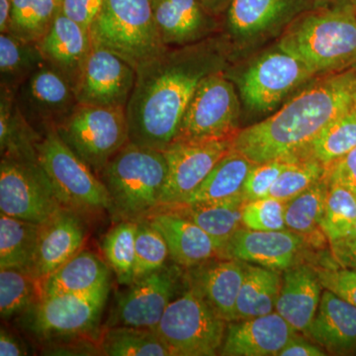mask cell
I'll return each mask as SVG.
<instances>
[{
	"label": "cell",
	"mask_w": 356,
	"mask_h": 356,
	"mask_svg": "<svg viewBox=\"0 0 356 356\" xmlns=\"http://www.w3.org/2000/svg\"><path fill=\"white\" fill-rule=\"evenodd\" d=\"M217 44L201 41L166 48L137 70L126 106L130 142L163 152L178 130L201 79L222 70Z\"/></svg>",
	"instance_id": "1"
},
{
	"label": "cell",
	"mask_w": 356,
	"mask_h": 356,
	"mask_svg": "<svg viewBox=\"0 0 356 356\" xmlns=\"http://www.w3.org/2000/svg\"><path fill=\"white\" fill-rule=\"evenodd\" d=\"M353 67L325 76L266 120L238 131L232 149L254 163L294 158L327 124L353 107Z\"/></svg>",
	"instance_id": "2"
},
{
	"label": "cell",
	"mask_w": 356,
	"mask_h": 356,
	"mask_svg": "<svg viewBox=\"0 0 356 356\" xmlns=\"http://www.w3.org/2000/svg\"><path fill=\"white\" fill-rule=\"evenodd\" d=\"M314 76L339 74L356 64V9L350 0H331L293 18L278 43Z\"/></svg>",
	"instance_id": "3"
},
{
	"label": "cell",
	"mask_w": 356,
	"mask_h": 356,
	"mask_svg": "<svg viewBox=\"0 0 356 356\" xmlns=\"http://www.w3.org/2000/svg\"><path fill=\"white\" fill-rule=\"evenodd\" d=\"M111 198V211L140 221L159 209L168 177L163 152L129 142L99 175Z\"/></svg>",
	"instance_id": "4"
},
{
	"label": "cell",
	"mask_w": 356,
	"mask_h": 356,
	"mask_svg": "<svg viewBox=\"0 0 356 356\" xmlns=\"http://www.w3.org/2000/svg\"><path fill=\"white\" fill-rule=\"evenodd\" d=\"M92 44L104 47L136 70L163 53L153 0H104L89 29Z\"/></svg>",
	"instance_id": "5"
},
{
	"label": "cell",
	"mask_w": 356,
	"mask_h": 356,
	"mask_svg": "<svg viewBox=\"0 0 356 356\" xmlns=\"http://www.w3.org/2000/svg\"><path fill=\"white\" fill-rule=\"evenodd\" d=\"M37 156L63 207L81 215L111 211V198L102 180L60 139L56 129L42 134Z\"/></svg>",
	"instance_id": "6"
},
{
	"label": "cell",
	"mask_w": 356,
	"mask_h": 356,
	"mask_svg": "<svg viewBox=\"0 0 356 356\" xmlns=\"http://www.w3.org/2000/svg\"><path fill=\"white\" fill-rule=\"evenodd\" d=\"M228 323L193 287L175 298L156 325L173 356L220 355Z\"/></svg>",
	"instance_id": "7"
},
{
	"label": "cell",
	"mask_w": 356,
	"mask_h": 356,
	"mask_svg": "<svg viewBox=\"0 0 356 356\" xmlns=\"http://www.w3.org/2000/svg\"><path fill=\"white\" fill-rule=\"evenodd\" d=\"M55 129L60 139L98 177L115 154L130 142L124 107L77 104Z\"/></svg>",
	"instance_id": "8"
},
{
	"label": "cell",
	"mask_w": 356,
	"mask_h": 356,
	"mask_svg": "<svg viewBox=\"0 0 356 356\" xmlns=\"http://www.w3.org/2000/svg\"><path fill=\"white\" fill-rule=\"evenodd\" d=\"M240 110L233 83L222 70L212 72L199 83L175 140L233 139L240 131Z\"/></svg>",
	"instance_id": "9"
},
{
	"label": "cell",
	"mask_w": 356,
	"mask_h": 356,
	"mask_svg": "<svg viewBox=\"0 0 356 356\" xmlns=\"http://www.w3.org/2000/svg\"><path fill=\"white\" fill-rule=\"evenodd\" d=\"M62 208L50 178L38 159L1 158L2 214L41 225Z\"/></svg>",
	"instance_id": "10"
},
{
	"label": "cell",
	"mask_w": 356,
	"mask_h": 356,
	"mask_svg": "<svg viewBox=\"0 0 356 356\" xmlns=\"http://www.w3.org/2000/svg\"><path fill=\"white\" fill-rule=\"evenodd\" d=\"M109 287L83 294L46 295L25 313L28 329L42 339L81 336L91 332L100 322Z\"/></svg>",
	"instance_id": "11"
},
{
	"label": "cell",
	"mask_w": 356,
	"mask_h": 356,
	"mask_svg": "<svg viewBox=\"0 0 356 356\" xmlns=\"http://www.w3.org/2000/svg\"><path fill=\"white\" fill-rule=\"evenodd\" d=\"M233 139L177 140L166 147L168 177L159 209L184 203L231 152Z\"/></svg>",
	"instance_id": "12"
},
{
	"label": "cell",
	"mask_w": 356,
	"mask_h": 356,
	"mask_svg": "<svg viewBox=\"0 0 356 356\" xmlns=\"http://www.w3.org/2000/svg\"><path fill=\"white\" fill-rule=\"evenodd\" d=\"M314 76L301 60L277 46L250 65L241 77V95L248 108L267 112Z\"/></svg>",
	"instance_id": "13"
},
{
	"label": "cell",
	"mask_w": 356,
	"mask_h": 356,
	"mask_svg": "<svg viewBox=\"0 0 356 356\" xmlns=\"http://www.w3.org/2000/svg\"><path fill=\"white\" fill-rule=\"evenodd\" d=\"M16 102L26 120L40 134L57 127L79 104L70 79L47 63L21 84Z\"/></svg>",
	"instance_id": "14"
},
{
	"label": "cell",
	"mask_w": 356,
	"mask_h": 356,
	"mask_svg": "<svg viewBox=\"0 0 356 356\" xmlns=\"http://www.w3.org/2000/svg\"><path fill=\"white\" fill-rule=\"evenodd\" d=\"M137 70L104 47L92 44L74 88L79 104L102 107L127 106Z\"/></svg>",
	"instance_id": "15"
},
{
	"label": "cell",
	"mask_w": 356,
	"mask_h": 356,
	"mask_svg": "<svg viewBox=\"0 0 356 356\" xmlns=\"http://www.w3.org/2000/svg\"><path fill=\"white\" fill-rule=\"evenodd\" d=\"M177 288V274L165 267L134 281L117 298L110 325L154 331L175 299Z\"/></svg>",
	"instance_id": "16"
},
{
	"label": "cell",
	"mask_w": 356,
	"mask_h": 356,
	"mask_svg": "<svg viewBox=\"0 0 356 356\" xmlns=\"http://www.w3.org/2000/svg\"><path fill=\"white\" fill-rule=\"evenodd\" d=\"M304 236L291 229L254 231L242 228L222 250L221 257L284 271L294 266Z\"/></svg>",
	"instance_id": "17"
},
{
	"label": "cell",
	"mask_w": 356,
	"mask_h": 356,
	"mask_svg": "<svg viewBox=\"0 0 356 356\" xmlns=\"http://www.w3.org/2000/svg\"><path fill=\"white\" fill-rule=\"evenodd\" d=\"M86 233L81 214L62 208L40 225L31 273L41 282L83 250Z\"/></svg>",
	"instance_id": "18"
},
{
	"label": "cell",
	"mask_w": 356,
	"mask_h": 356,
	"mask_svg": "<svg viewBox=\"0 0 356 356\" xmlns=\"http://www.w3.org/2000/svg\"><path fill=\"white\" fill-rule=\"evenodd\" d=\"M297 332L276 312L234 321L227 325L220 355L278 356Z\"/></svg>",
	"instance_id": "19"
},
{
	"label": "cell",
	"mask_w": 356,
	"mask_h": 356,
	"mask_svg": "<svg viewBox=\"0 0 356 356\" xmlns=\"http://www.w3.org/2000/svg\"><path fill=\"white\" fill-rule=\"evenodd\" d=\"M165 238L170 257L178 266L193 268L214 257L221 250L198 225L170 209H159L145 218Z\"/></svg>",
	"instance_id": "20"
},
{
	"label": "cell",
	"mask_w": 356,
	"mask_h": 356,
	"mask_svg": "<svg viewBox=\"0 0 356 356\" xmlns=\"http://www.w3.org/2000/svg\"><path fill=\"white\" fill-rule=\"evenodd\" d=\"M153 13L159 36L168 48L199 43L215 28V16L199 0H153Z\"/></svg>",
	"instance_id": "21"
},
{
	"label": "cell",
	"mask_w": 356,
	"mask_h": 356,
	"mask_svg": "<svg viewBox=\"0 0 356 356\" xmlns=\"http://www.w3.org/2000/svg\"><path fill=\"white\" fill-rule=\"evenodd\" d=\"M37 44L47 64L64 74L74 86L92 49L88 30L58 10L48 32Z\"/></svg>",
	"instance_id": "22"
},
{
	"label": "cell",
	"mask_w": 356,
	"mask_h": 356,
	"mask_svg": "<svg viewBox=\"0 0 356 356\" xmlns=\"http://www.w3.org/2000/svg\"><path fill=\"white\" fill-rule=\"evenodd\" d=\"M323 289L315 267L293 266L283 271L275 312L297 332L306 334L317 314Z\"/></svg>",
	"instance_id": "23"
},
{
	"label": "cell",
	"mask_w": 356,
	"mask_h": 356,
	"mask_svg": "<svg viewBox=\"0 0 356 356\" xmlns=\"http://www.w3.org/2000/svg\"><path fill=\"white\" fill-rule=\"evenodd\" d=\"M191 287L227 323L236 321V301L245 278V262L226 259L193 267Z\"/></svg>",
	"instance_id": "24"
},
{
	"label": "cell",
	"mask_w": 356,
	"mask_h": 356,
	"mask_svg": "<svg viewBox=\"0 0 356 356\" xmlns=\"http://www.w3.org/2000/svg\"><path fill=\"white\" fill-rule=\"evenodd\" d=\"M306 336L332 355H353L356 353V307L325 289Z\"/></svg>",
	"instance_id": "25"
},
{
	"label": "cell",
	"mask_w": 356,
	"mask_h": 356,
	"mask_svg": "<svg viewBox=\"0 0 356 356\" xmlns=\"http://www.w3.org/2000/svg\"><path fill=\"white\" fill-rule=\"evenodd\" d=\"M308 0H232L227 22L238 39H252L304 11Z\"/></svg>",
	"instance_id": "26"
},
{
	"label": "cell",
	"mask_w": 356,
	"mask_h": 356,
	"mask_svg": "<svg viewBox=\"0 0 356 356\" xmlns=\"http://www.w3.org/2000/svg\"><path fill=\"white\" fill-rule=\"evenodd\" d=\"M109 281L108 266L93 252L83 250L42 280L40 292L41 297L62 293L83 294L109 287Z\"/></svg>",
	"instance_id": "27"
},
{
	"label": "cell",
	"mask_w": 356,
	"mask_h": 356,
	"mask_svg": "<svg viewBox=\"0 0 356 356\" xmlns=\"http://www.w3.org/2000/svg\"><path fill=\"white\" fill-rule=\"evenodd\" d=\"M254 165V161L247 156L231 149L215 165L196 191L192 192L184 203L177 206L221 202L242 196L243 185Z\"/></svg>",
	"instance_id": "28"
},
{
	"label": "cell",
	"mask_w": 356,
	"mask_h": 356,
	"mask_svg": "<svg viewBox=\"0 0 356 356\" xmlns=\"http://www.w3.org/2000/svg\"><path fill=\"white\" fill-rule=\"evenodd\" d=\"M42 134L35 130L22 114L16 91L0 90V151L1 158L38 159L37 144Z\"/></svg>",
	"instance_id": "29"
},
{
	"label": "cell",
	"mask_w": 356,
	"mask_h": 356,
	"mask_svg": "<svg viewBox=\"0 0 356 356\" xmlns=\"http://www.w3.org/2000/svg\"><path fill=\"white\" fill-rule=\"evenodd\" d=\"M247 202L242 195L221 202L175 206L161 209L175 211L195 222L214 238L222 255L229 241L243 227V211Z\"/></svg>",
	"instance_id": "30"
},
{
	"label": "cell",
	"mask_w": 356,
	"mask_h": 356,
	"mask_svg": "<svg viewBox=\"0 0 356 356\" xmlns=\"http://www.w3.org/2000/svg\"><path fill=\"white\" fill-rule=\"evenodd\" d=\"M245 278L236 301V321L275 312L282 284L280 271L245 262Z\"/></svg>",
	"instance_id": "31"
},
{
	"label": "cell",
	"mask_w": 356,
	"mask_h": 356,
	"mask_svg": "<svg viewBox=\"0 0 356 356\" xmlns=\"http://www.w3.org/2000/svg\"><path fill=\"white\" fill-rule=\"evenodd\" d=\"M355 147L356 110L351 107L323 128L294 158L316 161L325 170Z\"/></svg>",
	"instance_id": "32"
},
{
	"label": "cell",
	"mask_w": 356,
	"mask_h": 356,
	"mask_svg": "<svg viewBox=\"0 0 356 356\" xmlns=\"http://www.w3.org/2000/svg\"><path fill=\"white\" fill-rule=\"evenodd\" d=\"M40 225L0 214V269L19 268L31 273Z\"/></svg>",
	"instance_id": "33"
},
{
	"label": "cell",
	"mask_w": 356,
	"mask_h": 356,
	"mask_svg": "<svg viewBox=\"0 0 356 356\" xmlns=\"http://www.w3.org/2000/svg\"><path fill=\"white\" fill-rule=\"evenodd\" d=\"M38 44L9 33L0 35L1 86L17 91L35 70L46 64Z\"/></svg>",
	"instance_id": "34"
},
{
	"label": "cell",
	"mask_w": 356,
	"mask_h": 356,
	"mask_svg": "<svg viewBox=\"0 0 356 356\" xmlns=\"http://www.w3.org/2000/svg\"><path fill=\"white\" fill-rule=\"evenodd\" d=\"M100 351L108 356H173L153 330L112 327L105 332Z\"/></svg>",
	"instance_id": "35"
},
{
	"label": "cell",
	"mask_w": 356,
	"mask_h": 356,
	"mask_svg": "<svg viewBox=\"0 0 356 356\" xmlns=\"http://www.w3.org/2000/svg\"><path fill=\"white\" fill-rule=\"evenodd\" d=\"M60 10L57 0H11L9 34L38 43Z\"/></svg>",
	"instance_id": "36"
},
{
	"label": "cell",
	"mask_w": 356,
	"mask_h": 356,
	"mask_svg": "<svg viewBox=\"0 0 356 356\" xmlns=\"http://www.w3.org/2000/svg\"><path fill=\"white\" fill-rule=\"evenodd\" d=\"M329 191V180L324 177L296 197L288 201L285 208L287 229L304 236L313 233L320 227Z\"/></svg>",
	"instance_id": "37"
},
{
	"label": "cell",
	"mask_w": 356,
	"mask_h": 356,
	"mask_svg": "<svg viewBox=\"0 0 356 356\" xmlns=\"http://www.w3.org/2000/svg\"><path fill=\"white\" fill-rule=\"evenodd\" d=\"M41 297L40 281L25 269H0V316L3 320L26 312Z\"/></svg>",
	"instance_id": "38"
},
{
	"label": "cell",
	"mask_w": 356,
	"mask_h": 356,
	"mask_svg": "<svg viewBox=\"0 0 356 356\" xmlns=\"http://www.w3.org/2000/svg\"><path fill=\"white\" fill-rule=\"evenodd\" d=\"M138 221L123 220L113 227L102 242L105 259L116 274L120 284L130 285L134 282L135 266V243Z\"/></svg>",
	"instance_id": "39"
},
{
	"label": "cell",
	"mask_w": 356,
	"mask_h": 356,
	"mask_svg": "<svg viewBox=\"0 0 356 356\" xmlns=\"http://www.w3.org/2000/svg\"><path fill=\"white\" fill-rule=\"evenodd\" d=\"M356 221V194L339 184H330L320 228L330 243L350 235Z\"/></svg>",
	"instance_id": "40"
},
{
	"label": "cell",
	"mask_w": 356,
	"mask_h": 356,
	"mask_svg": "<svg viewBox=\"0 0 356 356\" xmlns=\"http://www.w3.org/2000/svg\"><path fill=\"white\" fill-rule=\"evenodd\" d=\"M170 257L163 235L147 220L138 221L134 281L163 268Z\"/></svg>",
	"instance_id": "41"
},
{
	"label": "cell",
	"mask_w": 356,
	"mask_h": 356,
	"mask_svg": "<svg viewBox=\"0 0 356 356\" xmlns=\"http://www.w3.org/2000/svg\"><path fill=\"white\" fill-rule=\"evenodd\" d=\"M325 172L324 166L316 161L295 159L281 173L268 196L288 202L324 177Z\"/></svg>",
	"instance_id": "42"
},
{
	"label": "cell",
	"mask_w": 356,
	"mask_h": 356,
	"mask_svg": "<svg viewBox=\"0 0 356 356\" xmlns=\"http://www.w3.org/2000/svg\"><path fill=\"white\" fill-rule=\"evenodd\" d=\"M285 208L286 202L270 196L248 201L243 211V228L254 231L286 229Z\"/></svg>",
	"instance_id": "43"
},
{
	"label": "cell",
	"mask_w": 356,
	"mask_h": 356,
	"mask_svg": "<svg viewBox=\"0 0 356 356\" xmlns=\"http://www.w3.org/2000/svg\"><path fill=\"white\" fill-rule=\"evenodd\" d=\"M295 158L274 159L266 163H255L248 173L243 185V195L245 200L252 201L267 197L271 188L283 170Z\"/></svg>",
	"instance_id": "44"
},
{
	"label": "cell",
	"mask_w": 356,
	"mask_h": 356,
	"mask_svg": "<svg viewBox=\"0 0 356 356\" xmlns=\"http://www.w3.org/2000/svg\"><path fill=\"white\" fill-rule=\"evenodd\" d=\"M315 269L324 289L356 307V269L341 266Z\"/></svg>",
	"instance_id": "45"
},
{
	"label": "cell",
	"mask_w": 356,
	"mask_h": 356,
	"mask_svg": "<svg viewBox=\"0 0 356 356\" xmlns=\"http://www.w3.org/2000/svg\"><path fill=\"white\" fill-rule=\"evenodd\" d=\"M103 1L104 0H63L60 10L89 31L102 9Z\"/></svg>",
	"instance_id": "46"
},
{
	"label": "cell",
	"mask_w": 356,
	"mask_h": 356,
	"mask_svg": "<svg viewBox=\"0 0 356 356\" xmlns=\"http://www.w3.org/2000/svg\"><path fill=\"white\" fill-rule=\"evenodd\" d=\"M325 177L331 184H339L356 194V147L325 168Z\"/></svg>",
	"instance_id": "47"
},
{
	"label": "cell",
	"mask_w": 356,
	"mask_h": 356,
	"mask_svg": "<svg viewBox=\"0 0 356 356\" xmlns=\"http://www.w3.org/2000/svg\"><path fill=\"white\" fill-rule=\"evenodd\" d=\"M334 257L341 266L356 269V240L343 238L332 243Z\"/></svg>",
	"instance_id": "48"
},
{
	"label": "cell",
	"mask_w": 356,
	"mask_h": 356,
	"mask_svg": "<svg viewBox=\"0 0 356 356\" xmlns=\"http://www.w3.org/2000/svg\"><path fill=\"white\" fill-rule=\"evenodd\" d=\"M325 353L315 344L309 343L302 337H295L280 351L278 356H324Z\"/></svg>",
	"instance_id": "49"
},
{
	"label": "cell",
	"mask_w": 356,
	"mask_h": 356,
	"mask_svg": "<svg viewBox=\"0 0 356 356\" xmlns=\"http://www.w3.org/2000/svg\"><path fill=\"white\" fill-rule=\"evenodd\" d=\"M27 355V350L22 341L13 332L2 327L0 330V355L23 356Z\"/></svg>",
	"instance_id": "50"
},
{
	"label": "cell",
	"mask_w": 356,
	"mask_h": 356,
	"mask_svg": "<svg viewBox=\"0 0 356 356\" xmlns=\"http://www.w3.org/2000/svg\"><path fill=\"white\" fill-rule=\"evenodd\" d=\"M11 19V0H0V33H9Z\"/></svg>",
	"instance_id": "51"
},
{
	"label": "cell",
	"mask_w": 356,
	"mask_h": 356,
	"mask_svg": "<svg viewBox=\"0 0 356 356\" xmlns=\"http://www.w3.org/2000/svg\"><path fill=\"white\" fill-rule=\"evenodd\" d=\"M232 0H199L204 8L213 16L219 15L228 8Z\"/></svg>",
	"instance_id": "52"
},
{
	"label": "cell",
	"mask_w": 356,
	"mask_h": 356,
	"mask_svg": "<svg viewBox=\"0 0 356 356\" xmlns=\"http://www.w3.org/2000/svg\"><path fill=\"white\" fill-rule=\"evenodd\" d=\"M346 238H350V240H356V221L355 222V226H353V231H351L350 235L348 236Z\"/></svg>",
	"instance_id": "53"
},
{
	"label": "cell",
	"mask_w": 356,
	"mask_h": 356,
	"mask_svg": "<svg viewBox=\"0 0 356 356\" xmlns=\"http://www.w3.org/2000/svg\"><path fill=\"white\" fill-rule=\"evenodd\" d=\"M329 1H331V0H314V6H322V4L327 3Z\"/></svg>",
	"instance_id": "54"
},
{
	"label": "cell",
	"mask_w": 356,
	"mask_h": 356,
	"mask_svg": "<svg viewBox=\"0 0 356 356\" xmlns=\"http://www.w3.org/2000/svg\"><path fill=\"white\" fill-rule=\"evenodd\" d=\"M353 107L356 110V88L355 91V95H353Z\"/></svg>",
	"instance_id": "55"
},
{
	"label": "cell",
	"mask_w": 356,
	"mask_h": 356,
	"mask_svg": "<svg viewBox=\"0 0 356 356\" xmlns=\"http://www.w3.org/2000/svg\"><path fill=\"white\" fill-rule=\"evenodd\" d=\"M351 3L353 4V6H355V8L356 9V0H350Z\"/></svg>",
	"instance_id": "56"
},
{
	"label": "cell",
	"mask_w": 356,
	"mask_h": 356,
	"mask_svg": "<svg viewBox=\"0 0 356 356\" xmlns=\"http://www.w3.org/2000/svg\"><path fill=\"white\" fill-rule=\"evenodd\" d=\"M353 72H355V76H356V64L353 65Z\"/></svg>",
	"instance_id": "57"
},
{
	"label": "cell",
	"mask_w": 356,
	"mask_h": 356,
	"mask_svg": "<svg viewBox=\"0 0 356 356\" xmlns=\"http://www.w3.org/2000/svg\"><path fill=\"white\" fill-rule=\"evenodd\" d=\"M62 1H63V0H57V2L58 4H60V2H62Z\"/></svg>",
	"instance_id": "58"
}]
</instances>
